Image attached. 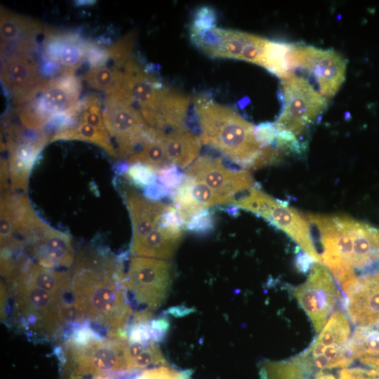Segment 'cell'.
I'll list each match as a JSON object with an SVG mask.
<instances>
[{
    "label": "cell",
    "mask_w": 379,
    "mask_h": 379,
    "mask_svg": "<svg viewBox=\"0 0 379 379\" xmlns=\"http://www.w3.org/2000/svg\"><path fill=\"white\" fill-rule=\"evenodd\" d=\"M69 294L75 324L88 326L102 337L127 338L133 310L121 260L104 253H80Z\"/></svg>",
    "instance_id": "1"
},
{
    "label": "cell",
    "mask_w": 379,
    "mask_h": 379,
    "mask_svg": "<svg viewBox=\"0 0 379 379\" xmlns=\"http://www.w3.org/2000/svg\"><path fill=\"white\" fill-rule=\"evenodd\" d=\"M201 142L216 149L245 169H258L277 163L281 152L257 140L255 126L232 108L199 95L194 98Z\"/></svg>",
    "instance_id": "2"
},
{
    "label": "cell",
    "mask_w": 379,
    "mask_h": 379,
    "mask_svg": "<svg viewBox=\"0 0 379 379\" xmlns=\"http://www.w3.org/2000/svg\"><path fill=\"white\" fill-rule=\"evenodd\" d=\"M319 232L325 261L343 262L354 270L379 267V229L343 215L309 213Z\"/></svg>",
    "instance_id": "3"
},
{
    "label": "cell",
    "mask_w": 379,
    "mask_h": 379,
    "mask_svg": "<svg viewBox=\"0 0 379 379\" xmlns=\"http://www.w3.org/2000/svg\"><path fill=\"white\" fill-rule=\"evenodd\" d=\"M123 72V84L118 91L137 108L149 127L166 131L183 125L189 97L164 85L131 58Z\"/></svg>",
    "instance_id": "4"
},
{
    "label": "cell",
    "mask_w": 379,
    "mask_h": 379,
    "mask_svg": "<svg viewBox=\"0 0 379 379\" xmlns=\"http://www.w3.org/2000/svg\"><path fill=\"white\" fill-rule=\"evenodd\" d=\"M58 357L63 376L68 375H113L128 372L127 339L102 337L92 328L73 325Z\"/></svg>",
    "instance_id": "5"
},
{
    "label": "cell",
    "mask_w": 379,
    "mask_h": 379,
    "mask_svg": "<svg viewBox=\"0 0 379 379\" xmlns=\"http://www.w3.org/2000/svg\"><path fill=\"white\" fill-rule=\"evenodd\" d=\"M12 285L13 318L28 336L46 339L56 335L72 319L65 297L53 295L32 284L18 268L6 277Z\"/></svg>",
    "instance_id": "6"
},
{
    "label": "cell",
    "mask_w": 379,
    "mask_h": 379,
    "mask_svg": "<svg viewBox=\"0 0 379 379\" xmlns=\"http://www.w3.org/2000/svg\"><path fill=\"white\" fill-rule=\"evenodd\" d=\"M124 281L133 317L150 318L166 299L171 282V266L164 260L133 256L124 270Z\"/></svg>",
    "instance_id": "7"
},
{
    "label": "cell",
    "mask_w": 379,
    "mask_h": 379,
    "mask_svg": "<svg viewBox=\"0 0 379 379\" xmlns=\"http://www.w3.org/2000/svg\"><path fill=\"white\" fill-rule=\"evenodd\" d=\"M231 205L266 219L288 235L316 263L321 264V257L312 240L307 217L289 206L286 201L276 200L254 186L244 196L234 199Z\"/></svg>",
    "instance_id": "8"
},
{
    "label": "cell",
    "mask_w": 379,
    "mask_h": 379,
    "mask_svg": "<svg viewBox=\"0 0 379 379\" xmlns=\"http://www.w3.org/2000/svg\"><path fill=\"white\" fill-rule=\"evenodd\" d=\"M283 107L274 123L278 131H286L296 138L324 112L327 98L305 77L294 72L281 82Z\"/></svg>",
    "instance_id": "9"
},
{
    "label": "cell",
    "mask_w": 379,
    "mask_h": 379,
    "mask_svg": "<svg viewBox=\"0 0 379 379\" xmlns=\"http://www.w3.org/2000/svg\"><path fill=\"white\" fill-rule=\"evenodd\" d=\"M81 91V79L74 75L51 79L34 100L18 111L22 125L32 130L44 131V128L55 116L79 101Z\"/></svg>",
    "instance_id": "10"
},
{
    "label": "cell",
    "mask_w": 379,
    "mask_h": 379,
    "mask_svg": "<svg viewBox=\"0 0 379 379\" xmlns=\"http://www.w3.org/2000/svg\"><path fill=\"white\" fill-rule=\"evenodd\" d=\"M102 116L105 128L116 142L118 158L128 159L140 148L149 126L117 90L106 94Z\"/></svg>",
    "instance_id": "11"
},
{
    "label": "cell",
    "mask_w": 379,
    "mask_h": 379,
    "mask_svg": "<svg viewBox=\"0 0 379 379\" xmlns=\"http://www.w3.org/2000/svg\"><path fill=\"white\" fill-rule=\"evenodd\" d=\"M192 43L207 55L241 60L260 65L267 40L251 34L214 27L190 33Z\"/></svg>",
    "instance_id": "12"
},
{
    "label": "cell",
    "mask_w": 379,
    "mask_h": 379,
    "mask_svg": "<svg viewBox=\"0 0 379 379\" xmlns=\"http://www.w3.org/2000/svg\"><path fill=\"white\" fill-rule=\"evenodd\" d=\"M292 295L310 319L315 333H319L342 295L329 271L314 263L307 279L292 290Z\"/></svg>",
    "instance_id": "13"
},
{
    "label": "cell",
    "mask_w": 379,
    "mask_h": 379,
    "mask_svg": "<svg viewBox=\"0 0 379 379\" xmlns=\"http://www.w3.org/2000/svg\"><path fill=\"white\" fill-rule=\"evenodd\" d=\"M290 63L293 72L300 68L312 76L318 86L317 91L326 98L333 97L345 79L346 60L331 49L293 45Z\"/></svg>",
    "instance_id": "14"
},
{
    "label": "cell",
    "mask_w": 379,
    "mask_h": 379,
    "mask_svg": "<svg viewBox=\"0 0 379 379\" xmlns=\"http://www.w3.org/2000/svg\"><path fill=\"white\" fill-rule=\"evenodd\" d=\"M8 171L13 190L25 192L32 166L52 136L45 131L32 130L15 124L6 128Z\"/></svg>",
    "instance_id": "15"
},
{
    "label": "cell",
    "mask_w": 379,
    "mask_h": 379,
    "mask_svg": "<svg viewBox=\"0 0 379 379\" xmlns=\"http://www.w3.org/2000/svg\"><path fill=\"white\" fill-rule=\"evenodd\" d=\"M342 306L357 326H379V270L340 286Z\"/></svg>",
    "instance_id": "16"
},
{
    "label": "cell",
    "mask_w": 379,
    "mask_h": 379,
    "mask_svg": "<svg viewBox=\"0 0 379 379\" xmlns=\"http://www.w3.org/2000/svg\"><path fill=\"white\" fill-rule=\"evenodd\" d=\"M185 173L204 182L230 204L237 194L255 186L253 175L248 169L231 168L221 159L207 155L199 157L186 168Z\"/></svg>",
    "instance_id": "17"
},
{
    "label": "cell",
    "mask_w": 379,
    "mask_h": 379,
    "mask_svg": "<svg viewBox=\"0 0 379 379\" xmlns=\"http://www.w3.org/2000/svg\"><path fill=\"white\" fill-rule=\"evenodd\" d=\"M1 78L13 105L22 107L34 100L48 85L39 65L30 55H16L4 59Z\"/></svg>",
    "instance_id": "18"
},
{
    "label": "cell",
    "mask_w": 379,
    "mask_h": 379,
    "mask_svg": "<svg viewBox=\"0 0 379 379\" xmlns=\"http://www.w3.org/2000/svg\"><path fill=\"white\" fill-rule=\"evenodd\" d=\"M44 32V59L60 64L63 69V75H74L86 62L87 41L73 32L55 31L45 27Z\"/></svg>",
    "instance_id": "19"
},
{
    "label": "cell",
    "mask_w": 379,
    "mask_h": 379,
    "mask_svg": "<svg viewBox=\"0 0 379 379\" xmlns=\"http://www.w3.org/2000/svg\"><path fill=\"white\" fill-rule=\"evenodd\" d=\"M25 248L36 263L46 268L68 269L74 262L70 236L51 227Z\"/></svg>",
    "instance_id": "20"
},
{
    "label": "cell",
    "mask_w": 379,
    "mask_h": 379,
    "mask_svg": "<svg viewBox=\"0 0 379 379\" xmlns=\"http://www.w3.org/2000/svg\"><path fill=\"white\" fill-rule=\"evenodd\" d=\"M124 201L129 212L133 230L131 244H136L161 225L166 205L152 201L134 192L127 193Z\"/></svg>",
    "instance_id": "21"
},
{
    "label": "cell",
    "mask_w": 379,
    "mask_h": 379,
    "mask_svg": "<svg viewBox=\"0 0 379 379\" xmlns=\"http://www.w3.org/2000/svg\"><path fill=\"white\" fill-rule=\"evenodd\" d=\"M18 268L34 286L53 295L66 297L69 291L72 272L46 268L26 257H19L14 261Z\"/></svg>",
    "instance_id": "22"
},
{
    "label": "cell",
    "mask_w": 379,
    "mask_h": 379,
    "mask_svg": "<svg viewBox=\"0 0 379 379\" xmlns=\"http://www.w3.org/2000/svg\"><path fill=\"white\" fill-rule=\"evenodd\" d=\"M182 238V229L161 224L140 241L131 244V253L134 256L168 259L173 256Z\"/></svg>",
    "instance_id": "23"
},
{
    "label": "cell",
    "mask_w": 379,
    "mask_h": 379,
    "mask_svg": "<svg viewBox=\"0 0 379 379\" xmlns=\"http://www.w3.org/2000/svg\"><path fill=\"white\" fill-rule=\"evenodd\" d=\"M162 142L170 164L187 168L199 157L200 138L189 128L164 132Z\"/></svg>",
    "instance_id": "24"
},
{
    "label": "cell",
    "mask_w": 379,
    "mask_h": 379,
    "mask_svg": "<svg viewBox=\"0 0 379 379\" xmlns=\"http://www.w3.org/2000/svg\"><path fill=\"white\" fill-rule=\"evenodd\" d=\"M1 53L10 46L28 37H36L42 31L36 20L1 8Z\"/></svg>",
    "instance_id": "25"
},
{
    "label": "cell",
    "mask_w": 379,
    "mask_h": 379,
    "mask_svg": "<svg viewBox=\"0 0 379 379\" xmlns=\"http://www.w3.org/2000/svg\"><path fill=\"white\" fill-rule=\"evenodd\" d=\"M165 131L149 127L147 137L140 148L128 158V164H142L156 171L169 166L164 147L162 135Z\"/></svg>",
    "instance_id": "26"
},
{
    "label": "cell",
    "mask_w": 379,
    "mask_h": 379,
    "mask_svg": "<svg viewBox=\"0 0 379 379\" xmlns=\"http://www.w3.org/2000/svg\"><path fill=\"white\" fill-rule=\"evenodd\" d=\"M58 140H79L93 143L102 147L110 157L118 158L107 129L95 128L80 119L74 126L55 133L51 142Z\"/></svg>",
    "instance_id": "27"
},
{
    "label": "cell",
    "mask_w": 379,
    "mask_h": 379,
    "mask_svg": "<svg viewBox=\"0 0 379 379\" xmlns=\"http://www.w3.org/2000/svg\"><path fill=\"white\" fill-rule=\"evenodd\" d=\"M126 360L128 371L168 365L155 342L136 343L127 340Z\"/></svg>",
    "instance_id": "28"
},
{
    "label": "cell",
    "mask_w": 379,
    "mask_h": 379,
    "mask_svg": "<svg viewBox=\"0 0 379 379\" xmlns=\"http://www.w3.org/2000/svg\"><path fill=\"white\" fill-rule=\"evenodd\" d=\"M293 44L267 40L260 66L281 79L293 73L290 53Z\"/></svg>",
    "instance_id": "29"
},
{
    "label": "cell",
    "mask_w": 379,
    "mask_h": 379,
    "mask_svg": "<svg viewBox=\"0 0 379 379\" xmlns=\"http://www.w3.org/2000/svg\"><path fill=\"white\" fill-rule=\"evenodd\" d=\"M350 333L347 316L340 310H335L314 340L326 347L344 345L349 340Z\"/></svg>",
    "instance_id": "30"
},
{
    "label": "cell",
    "mask_w": 379,
    "mask_h": 379,
    "mask_svg": "<svg viewBox=\"0 0 379 379\" xmlns=\"http://www.w3.org/2000/svg\"><path fill=\"white\" fill-rule=\"evenodd\" d=\"M354 360L361 357H379V326H357L348 340Z\"/></svg>",
    "instance_id": "31"
},
{
    "label": "cell",
    "mask_w": 379,
    "mask_h": 379,
    "mask_svg": "<svg viewBox=\"0 0 379 379\" xmlns=\"http://www.w3.org/2000/svg\"><path fill=\"white\" fill-rule=\"evenodd\" d=\"M83 79L92 87L106 94L118 90L124 81L123 70L112 67H89Z\"/></svg>",
    "instance_id": "32"
},
{
    "label": "cell",
    "mask_w": 379,
    "mask_h": 379,
    "mask_svg": "<svg viewBox=\"0 0 379 379\" xmlns=\"http://www.w3.org/2000/svg\"><path fill=\"white\" fill-rule=\"evenodd\" d=\"M309 372L296 358L265 362L260 368L261 379H307Z\"/></svg>",
    "instance_id": "33"
},
{
    "label": "cell",
    "mask_w": 379,
    "mask_h": 379,
    "mask_svg": "<svg viewBox=\"0 0 379 379\" xmlns=\"http://www.w3.org/2000/svg\"><path fill=\"white\" fill-rule=\"evenodd\" d=\"M185 178L188 182L194 201L201 210L207 209L213 206L230 204L226 199L217 194L204 182L187 175H185Z\"/></svg>",
    "instance_id": "34"
},
{
    "label": "cell",
    "mask_w": 379,
    "mask_h": 379,
    "mask_svg": "<svg viewBox=\"0 0 379 379\" xmlns=\"http://www.w3.org/2000/svg\"><path fill=\"white\" fill-rule=\"evenodd\" d=\"M135 39V34L130 32L115 44L107 47L108 63L109 62H112V65L111 67L117 69L124 67L128 60L131 58L130 54L132 51Z\"/></svg>",
    "instance_id": "35"
},
{
    "label": "cell",
    "mask_w": 379,
    "mask_h": 379,
    "mask_svg": "<svg viewBox=\"0 0 379 379\" xmlns=\"http://www.w3.org/2000/svg\"><path fill=\"white\" fill-rule=\"evenodd\" d=\"M82 101L83 108L79 119L95 128L106 129L99 98L90 94L82 99Z\"/></svg>",
    "instance_id": "36"
},
{
    "label": "cell",
    "mask_w": 379,
    "mask_h": 379,
    "mask_svg": "<svg viewBox=\"0 0 379 379\" xmlns=\"http://www.w3.org/2000/svg\"><path fill=\"white\" fill-rule=\"evenodd\" d=\"M133 379H190V375L187 371L164 365L142 370Z\"/></svg>",
    "instance_id": "37"
},
{
    "label": "cell",
    "mask_w": 379,
    "mask_h": 379,
    "mask_svg": "<svg viewBox=\"0 0 379 379\" xmlns=\"http://www.w3.org/2000/svg\"><path fill=\"white\" fill-rule=\"evenodd\" d=\"M216 13L208 6L199 8L194 13L190 33L203 32L215 27Z\"/></svg>",
    "instance_id": "38"
},
{
    "label": "cell",
    "mask_w": 379,
    "mask_h": 379,
    "mask_svg": "<svg viewBox=\"0 0 379 379\" xmlns=\"http://www.w3.org/2000/svg\"><path fill=\"white\" fill-rule=\"evenodd\" d=\"M214 227L215 218L208 208L195 214L184 226L185 230L196 234L208 233Z\"/></svg>",
    "instance_id": "39"
},
{
    "label": "cell",
    "mask_w": 379,
    "mask_h": 379,
    "mask_svg": "<svg viewBox=\"0 0 379 379\" xmlns=\"http://www.w3.org/2000/svg\"><path fill=\"white\" fill-rule=\"evenodd\" d=\"M156 171L142 164L131 165L127 174L129 179L136 186L147 187L151 183L157 180Z\"/></svg>",
    "instance_id": "40"
},
{
    "label": "cell",
    "mask_w": 379,
    "mask_h": 379,
    "mask_svg": "<svg viewBox=\"0 0 379 379\" xmlns=\"http://www.w3.org/2000/svg\"><path fill=\"white\" fill-rule=\"evenodd\" d=\"M157 173L159 182L168 191L176 190L182 182L185 174L175 165H169Z\"/></svg>",
    "instance_id": "41"
},
{
    "label": "cell",
    "mask_w": 379,
    "mask_h": 379,
    "mask_svg": "<svg viewBox=\"0 0 379 379\" xmlns=\"http://www.w3.org/2000/svg\"><path fill=\"white\" fill-rule=\"evenodd\" d=\"M278 131L274 123L263 122L255 126V135L264 147H273L276 144Z\"/></svg>",
    "instance_id": "42"
},
{
    "label": "cell",
    "mask_w": 379,
    "mask_h": 379,
    "mask_svg": "<svg viewBox=\"0 0 379 379\" xmlns=\"http://www.w3.org/2000/svg\"><path fill=\"white\" fill-rule=\"evenodd\" d=\"M171 193V192L165 188L159 182L155 180L145 188L144 195L149 200L157 201L170 195Z\"/></svg>",
    "instance_id": "43"
},
{
    "label": "cell",
    "mask_w": 379,
    "mask_h": 379,
    "mask_svg": "<svg viewBox=\"0 0 379 379\" xmlns=\"http://www.w3.org/2000/svg\"><path fill=\"white\" fill-rule=\"evenodd\" d=\"M315 261L305 253H300L296 257V266L299 271L305 274L314 264ZM316 263V262H315Z\"/></svg>",
    "instance_id": "44"
},
{
    "label": "cell",
    "mask_w": 379,
    "mask_h": 379,
    "mask_svg": "<svg viewBox=\"0 0 379 379\" xmlns=\"http://www.w3.org/2000/svg\"><path fill=\"white\" fill-rule=\"evenodd\" d=\"M63 379H113V378L112 375H68L63 376Z\"/></svg>",
    "instance_id": "45"
},
{
    "label": "cell",
    "mask_w": 379,
    "mask_h": 379,
    "mask_svg": "<svg viewBox=\"0 0 379 379\" xmlns=\"http://www.w3.org/2000/svg\"><path fill=\"white\" fill-rule=\"evenodd\" d=\"M93 2H95V1H76V4L77 5H80V6L92 5L93 4Z\"/></svg>",
    "instance_id": "46"
}]
</instances>
